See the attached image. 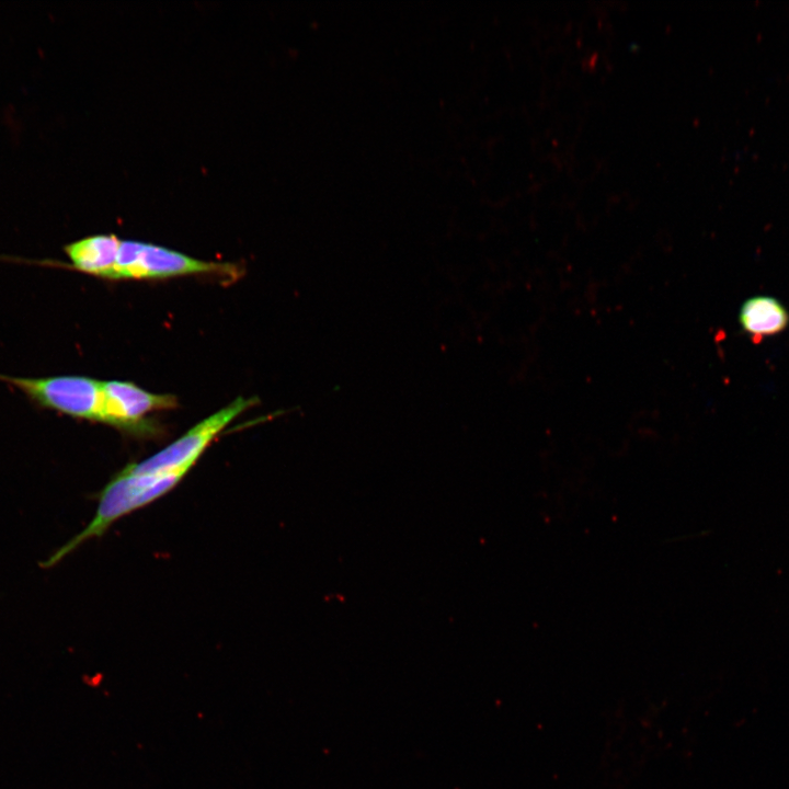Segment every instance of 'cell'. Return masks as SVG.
Segmentation results:
<instances>
[{
  "label": "cell",
  "instance_id": "6da1fadb",
  "mask_svg": "<svg viewBox=\"0 0 789 789\" xmlns=\"http://www.w3.org/2000/svg\"><path fill=\"white\" fill-rule=\"evenodd\" d=\"M188 471L133 473L122 469L99 494L91 522L56 550L41 565L52 568L84 541L102 536L118 518L159 499L172 490Z\"/></svg>",
  "mask_w": 789,
  "mask_h": 789
},
{
  "label": "cell",
  "instance_id": "7a4b0ae2",
  "mask_svg": "<svg viewBox=\"0 0 789 789\" xmlns=\"http://www.w3.org/2000/svg\"><path fill=\"white\" fill-rule=\"evenodd\" d=\"M0 381L15 388L42 409L75 419L102 422L101 380L75 375L16 377L0 374Z\"/></svg>",
  "mask_w": 789,
  "mask_h": 789
},
{
  "label": "cell",
  "instance_id": "3957f363",
  "mask_svg": "<svg viewBox=\"0 0 789 789\" xmlns=\"http://www.w3.org/2000/svg\"><path fill=\"white\" fill-rule=\"evenodd\" d=\"M232 264L202 261L153 243L121 240L108 279H155L192 274L238 276Z\"/></svg>",
  "mask_w": 789,
  "mask_h": 789
},
{
  "label": "cell",
  "instance_id": "277c9868",
  "mask_svg": "<svg viewBox=\"0 0 789 789\" xmlns=\"http://www.w3.org/2000/svg\"><path fill=\"white\" fill-rule=\"evenodd\" d=\"M255 403V398L238 397L231 403L204 419L173 443L124 470L133 473L188 471L211 441L238 415Z\"/></svg>",
  "mask_w": 789,
  "mask_h": 789
},
{
  "label": "cell",
  "instance_id": "5b68a950",
  "mask_svg": "<svg viewBox=\"0 0 789 789\" xmlns=\"http://www.w3.org/2000/svg\"><path fill=\"white\" fill-rule=\"evenodd\" d=\"M102 423L129 433L142 435L155 432L146 414L176 405L174 396L152 393L133 382L107 380L102 382Z\"/></svg>",
  "mask_w": 789,
  "mask_h": 789
},
{
  "label": "cell",
  "instance_id": "8992f818",
  "mask_svg": "<svg viewBox=\"0 0 789 789\" xmlns=\"http://www.w3.org/2000/svg\"><path fill=\"white\" fill-rule=\"evenodd\" d=\"M121 239L115 235H93L70 242L64 247L69 263L54 260H24L50 267H67L96 277L110 278L115 265Z\"/></svg>",
  "mask_w": 789,
  "mask_h": 789
},
{
  "label": "cell",
  "instance_id": "52a82bcc",
  "mask_svg": "<svg viewBox=\"0 0 789 789\" xmlns=\"http://www.w3.org/2000/svg\"><path fill=\"white\" fill-rule=\"evenodd\" d=\"M737 322L754 343L784 332L789 325V311L773 296L756 295L742 302Z\"/></svg>",
  "mask_w": 789,
  "mask_h": 789
}]
</instances>
